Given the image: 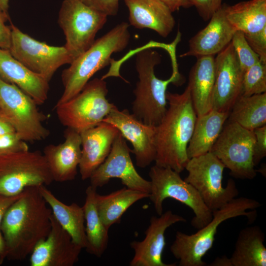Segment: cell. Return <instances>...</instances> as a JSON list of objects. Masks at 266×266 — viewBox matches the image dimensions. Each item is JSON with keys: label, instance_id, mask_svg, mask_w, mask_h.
I'll return each instance as SVG.
<instances>
[{"label": "cell", "instance_id": "6da1fadb", "mask_svg": "<svg viewBox=\"0 0 266 266\" xmlns=\"http://www.w3.org/2000/svg\"><path fill=\"white\" fill-rule=\"evenodd\" d=\"M52 215L39 186L26 188L8 210L0 225L7 248V258L21 261L30 255L36 245L49 234Z\"/></svg>", "mask_w": 266, "mask_h": 266}, {"label": "cell", "instance_id": "7a4b0ae2", "mask_svg": "<svg viewBox=\"0 0 266 266\" xmlns=\"http://www.w3.org/2000/svg\"><path fill=\"white\" fill-rule=\"evenodd\" d=\"M166 97L168 106L156 126L155 165L180 173L189 160L187 147L197 115L188 86L182 94L167 91Z\"/></svg>", "mask_w": 266, "mask_h": 266}, {"label": "cell", "instance_id": "3957f363", "mask_svg": "<svg viewBox=\"0 0 266 266\" xmlns=\"http://www.w3.org/2000/svg\"><path fill=\"white\" fill-rule=\"evenodd\" d=\"M135 67L139 80L133 91L135 99L132 111L144 123L156 126L164 117L167 105L166 89L170 83L182 84L183 78L173 64V72L166 80L159 79L155 74V66L161 62L157 51L144 46L135 50Z\"/></svg>", "mask_w": 266, "mask_h": 266}, {"label": "cell", "instance_id": "277c9868", "mask_svg": "<svg viewBox=\"0 0 266 266\" xmlns=\"http://www.w3.org/2000/svg\"><path fill=\"white\" fill-rule=\"evenodd\" d=\"M129 24L123 22L102 36L74 59L64 69L61 78L63 94L56 104L64 103L79 94L90 78L99 70L111 64V56L128 46L131 37Z\"/></svg>", "mask_w": 266, "mask_h": 266}, {"label": "cell", "instance_id": "5b68a950", "mask_svg": "<svg viewBox=\"0 0 266 266\" xmlns=\"http://www.w3.org/2000/svg\"><path fill=\"white\" fill-rule=\"evenodd\" d=\"M261 206L256 200L235 198L220 208L212 212L211 220L198 231L187 234L177 231L170 247L179 266H204L202 258L212 248L219 226L224 221L238 216H245L252 223L257 217L255 209Z\"/></svg>", "mask_w": 266, "mask_h": 266}, {"label": "cell", "instance_id": "8992f818", "mask_svg": "<svg viewBox=\"0 0 266 266\" xmlns=\"http://www.w3.org/2000/svg\"><path fill=\"white\" fill-rule=\"evenodd\" d=\"M151 188L149 197L158 215L163 213L165 200L171 198L190 207L195 214L191 225L200 229L212 218V212L207 207L197 190L182 179L180 173L169 167L156 165L149 172Z\"/></svg>", "mask_w": 266, "mask_h": 266}, {"label": "cell", "instance_id": "52a82bcc", "mask_svg": "<svg viewBox=\"0 0 266 266\" xmlns=\"http://www.w3.org/2000/svg\"><path fill=\"white\" fill-rule=\"evenodd\" d=\"M106 82L101 78L89 81L73 98L55 109L60 123L80 133L101 122L116 105L106 99Z\"/></svg>", "mask_w": 266, "mask_h": 266}, {"label": "cell", "instance_id": "ba28073f", "mask_svg": "<svg viewBox=\"0 0 266 266\" xmlns=\"http://www.w3.org/2000/svg\"><path fill=\"white\" fill-rule=\"evenodd\" d=\"M37 105L17 86L0 77V117L26 142L42 140L50 134L43 124L46 117Z\"/></svg>", "mask_w": 266, "mask_h": 266}, {"label": "cell", "instance_id": "9c48e42d", "mask_svg": "<svg viewBox=\"0 0 266 266\" xmlns=\"http://www.w3.org/2000/svg\"><path fill=\"white\" fill-rule=\"evenodd\" d=\"M225 166L212 153L191 158L185 169L188 175L185 180L198 192L207 207L212 211L224 206L238 195L235 182L228 180L223 187V174Z\"/></svg>", "mask_w": 266, "mask_h": 266}, {"label": "cell", "instance_id": "30bf717a", "mask_svg": "<svg viewBox=\"0 0 266 266\" xmlns=\"http://www.w3.org/2000/svg\"><path fill=\"white\" fill-rule=\"evenodd\" d=\"M53 181L43 153L25 151L0 155V195L13 196L28 187Z\"/></svg>", "mask_w": 266, "mask_h": 266}, {"label": "cell", "instance_id": "8fae6325", "mask_svg": "<svg viewBox=\"0 0 266 266\" xmlns=\"http://www.w3.org/2000/svg\"><path fill=\"white\" fill-rule=\"evenodd\" d=\"M107 16L81 0H64L59 13L58 24L65 36L64 45L72 61L94 42L97 33L106 23Z\"/></svg>", "mask_w": 266, "mask_h": 266}, {"label": "cell", "instance_id": "7c38bea8", "mask_svg": "<svg viewBox=\"0 0 266 266\" xmlns=\"http://www.w3.org/2000/svg\"><path fill=\"white\" fill-rule=\"evenodd\" d=\"M255 141L253 131L229 122L223 127L210 152L230 169L233 177L252 179L257 171L253 162Z\"/></svg>", "mask_w": 266, "mask_h": 266}, {"label": "cell", "instance_id": "4fadbf2b", "mask_svg": "<svg viewBox=\"0 0 266 266\" xmlns=\"http://www.w3.org/2000/svg\"><path fill=\"white\" fill-rule=\"evenodd\" d=\"M11 55L33 72L50 81L56 71L72 60L64 46L50 45L33 38L11 23Z\"/></svg>", "mask_w": 266, "mask_h": 266}, {"label": "cell", "instance_id": "5bb4252c", "mask_svg": "<svg viewBox=\"0 0 266 266\" xmlns=\"http://www.w3.org/2000/svg\"><path fill=\"white\" fill-rule=\"evenodd\" d=\"M131 149L120 133L104 162L92 173L90 185L97 188L106 184L112 178H118L128 188L149 194L151 183L136 171L131 159Z\"/></svg>", "mask_w": 266, "mask_h": 266}, {"label": "cell", "instance_id": "9a60e30c", "mask_svg": "<svg viewBox=\"0 0 266 266\" xmlns=\"http://www.w3.org/2000/svg\"><path fill=\"white\" fill-rule=\"evenodd\" d=\"M217 55L211 107L230 113L233 105L242 95L244 72L231 42Z\"/></svg>", "mask_w": 266, "mask_h": 266}, {"label": "cell", "instance_id": "2e32d148", "mask_svg": "<svg viewBox=\"0 0 266 266\" xmlns=\"http://www.w3.org/2000/svg\"><path fill=\"white\" fill-rule=\"evenodd\" d=\"M102 121L114 126L133 146L137 166L145 168L155 161L156 156V126L147 125L128 110L114 107Z\"/></svg>", "mask_w": 266, "mask_h": 266}, {"label": "cell", "instance_id": "e0dca14e", "mask_svg": "<svg viewBox=\"0 0 266 266\" xmlns=\"http://www.w3.org/2000/svg\"><path fill=\"white\" fill-rule=\"evenodd\" d=\"M159 217L152 216L150 224L145 232V237L140 241L130 243L134 254L130 263V266H176V263L163 262L162 255L166 245V231L171 226L186 221L183 216L171 210L163 213Z\"/></svg>", "mask_w": 266, "mask_h": 266}, {"label": "cell", "instance_id": "ac0fdd59", "mask_svg": "<svg viewBox=\"0 0 266 266\" xmlns=\"http://www.w3.org/2000/svg\"><path fill=\"white\" fill-rule=\"evenodd\" d=\"M83 248L58 223L53 214L47 236L40 241L30 254L31 266H72Z\"/></svg>", "mask_w": 266, "mask_h": 266}, {"label": "cell", "instance_id": "d6986e66", "mask_svg": "<svg viewBox=\"0 0 266 266\" xmlns=\"http://www.w3.org/2000/svg\"><path fill=\"white\" fill-rule=\"evenodd\" d=\"M119 133L114 126L104 121L80 133L81 156L78 167L83 180L89 179L104 162Z\"/></svg>", "mask_w": 266, "mask_h": 266}, {"label": "cell", "instance_id": "ffe728a7", "mask_svg": "<svg viewBox=\"0 0 266 266\" xmlns=\"http://www.w3.org/2000/svg\"><path fill=\"white\" fill-rule=\"evenodd\" d=\"M65 140L57 145L49 144L43 152L53 181L65 182L74 180L81 156L79 133L66 128Z\"/></svg>", "mask_w": 266, "mask_h": 266}, {"label": "cell", "instance_id": "44dd1931", "mask_svg": "<svg viewBox=\"0 0 266 266\" xmlns=\"http://www.w3.org/2000/svg\"><path fill=\"white\" fill-rule=\"evenodd\" d=\"M225 6L222 4L207 25L189 40L188 50L181 57L214 56L229 45L236 31L226 18Z\"/></svg>", "mask_w": 266, "mask_h": 266}, {"label": "cell", "instance_id": "7402d4cb", "mask_svg": "<svg viewBox=\"0 0 266 266\" xmlns=\"http://www.w3.org/2000/svg\"><path fill=\"white\" fill-rule=\"evenodd\" d=\"M0 77L14 84L38 105L47 100L49 82L15 59L8 50L0 48Z\"/></svg>", "mask_w": 266, "mask_h": 266}, {"label": "cell", "instance_id": "603a6c76", "mask_svg": "<svg viewBox=\"0 0 266 266\" xmlns=\"http://www.w3.org/2000/svg\"><path fill=\"white\" fill-rule=\"evenodd\" d=\"M129 10L130 25L138 29L148 28L166 37L175 21L172 12L159 0H124Z\"/></svg>", "mask_w": 266, "mask_h": 266}, {"label": "cell", "instance_id": "cb8c5ba5", "mask_svg": "<svg viewBox=\"0 0 266 266\" xmlns=\"http://www.w3.org/2000/svg\"><path fill=\"white\" fill-rule=\"evenodd\" d=\"M197 59L190 71L188 86L197 115L200 116L212 109L215 67V58L213 56Z\"/></svg>", "mask_w": 266, "mask_h": 266}, {"label": "cell", "instance_id": "d4e9b609", "mask_svg": "<svg viewBox=\"0 0 266 266\" xmlns=\"http://www.w3.org/2000/svg\"><path fill=\"white\" fill-rule=\"evenodd\" d=\"M39 190L58 223L69 234L76 244L85 249L87 240L83 206L74 202L70 204L64 203L46 186H39Z\"/></svg>", "mask_w": 266, "mask_h": 266}, {"label": "cell", "instance_id": "484cf974", "mask_svg": "<svg viewBox=\"0 0 266 266\" xmlns=\"http://www.w3.org/2000/svg\"><path fill=\"white\" fill-rule=\"evenodd\" d=\"M230 113L211 109L197 116L187 147L189 159L209 152L220 134Z\"/></svg>", "mask_w": 266, "mask_h": 266}, {"label": "cell", "instance_id": "4316f807", "mask_svg": "<svg viewBox=\"0 0 266 266\" xmlns=\"http://www.w3.org/2000/svg\"><path fill=\"white\" fill-rule=\"evenodd\" d=\"M265 235L258 226L246 227L239 233L234 250L229 258L231 266H266Z\"/></svg>", "mask_w": 266, "mask_h": 266}, {"label": "cell", "instance_id": "83f0119b", "mask_svg": "<svg viewBox=\"0 0 266 266\" xmlns=\"http://www.w3.org/2000/svg\"><path fill=\"white\" fill-rule=\"evenodd\" d=\"M149 197L148 193L125 187L105 195L97 193L96 204L103 223L109 229L112 225L120 222L123 215L132 205Z\"/></svg>", "mask_w": 266, "mask_h": 266}, {"label": "cell", "instance_id": "f1b7e54d", "mask_svg": "<svg viewBox=\"0 0 266 266\" xmlns=\"http://www.w3.org/2000/svg\"><path fill=\"white\" fill-rule=\"evenodd\" d=\"M225 14L236 31L256 33L266 27V0H249L233 5L226 4Z\"/></svg>", "mask_w": 266, "mask_h": 266}, {"label": "cell", "instance_id": "f546056e", "mask_svg": "<svg viewBox=\"0 0 266 266\" xmlns=\"http://www.w3.org/2000/svg\"><path fill=\"white\" fill-rule=\"evenodd\" d=\"M85 200L83 206L85 216L87 251L97 257H100L106 249L108 242V231L99 214L95 197L97 189L89 186L85 191Z\"/></svg>", "mask_w": 266, "mask_h": 266}, {"label": "cell", "instance_id": "4dcf8cb0", "mask_svg": "<svg viewBox=\"0 0 266 266\" xmlns=\"http://www.w3.org/2000/svg\"><path fill=\"white\" fill-rule=\"evenodd\" d=\"M229 122L248 130L266 125V93L250 96L241 95L233 105Z\"/></svg>", "mask_w": 266, "mask_h": 266}, {"label": "cell", "instance_id": "1f68e13d", "mask_svg": "<svg viewBox=\"0 0 266 266\" xmlns=\"http://www.w3.org/2000/svg\"><path fill=\"white\" fill-rule=\"evenodd\" d=\"M266 93V64L260 61L244 72L242 94L245 96Z\"/></svg>", "mask_w": 266, "mask_h": 266}, {"label": "cell", "instance_id": "d6a6232c", "mask_svg": "<svg viewBox=\"0 0 266 266\" xmlns=\"http://www.w3.org/2000/svg\"><path fill=\"white\" fill-rule=\"evenodd\" d=\"M231 43L243 72L260 61L259 56L248 44L243 32L236 31L233 35Z\"/></svg>", "mask_w": 266, "mask_h": 266}, {"label": "cell", "instance_id": "836d02e7", "mask_svg": "<svg viewBox=\"0 0 266 266\" xmlns=\"http://www.w3.org/2000/svg\"><path fill=\"white\" fill-rule=\"evenodd\" d=\"M29 150L26 142L16 133L0 135V155Z\"/></svg>", "mask_w": 266, "mask_h": 266}, {"label": "cell", "instance_id": "e575fe53", "mask_svg": "<svg viewBox=\"0 0 266 266\" xmlns=\"http://www.w3.org/2000/svg\"><path fill=\"white\" fill-rule=\"evenodd\" d=\"M244 35L250 47L259 56L260 62L266 64V27L259 32Z\"/></svg>", "mask_w": 266, "mask_h": 266}, {"label": "cell", "instance_id": "d590c367", "mask_svg": "<svg viewBox=\"0 0 266 266\" xmlns=\"http://www.w3.org/2000/svg\"><path fill=\"white\" fill-rule=\"evenodd\" d=\"M190 6H194L204 21L210 20L222 5V0H188Z\"/></svg>", "mask_w": 266, "mask_h": 266}, {"label": "cell", "instance_id": "8d00e7d4", "mask_svg": "<svg viewBox=\"0 0 266 266\" xmlns=\"http://www.w3.org/2000/svg\"><path fill=\"white\" fill-rule=\"evenodd\" d=\"M255 141L253 150V162L255 166L266 156V125L253 130Z\"/></svg>", "mask_w": 266, "mask_h": 266}, {"label": "cell", "instance_id": "74e56055", "mask_svg": "<svg viewBox=\"0 0 266 266\" xmlns=\"http://www.w3.org/2000/svg\"><path fill=\"white\" fill-rule=\"evenodd\" d=\"M119 0H81L90 7L101 12L106 16L117 15Z\"/></svg>", "mask_w": 266, "mask_h": 266}, {"label": "cell", "instance_id": "f35d334b", "mask_svg": "<svg viewBox=\"0 0 266 266\" xmlns=\"http://www.w3.org/2000/svg\"><path fill=\"white\" fill-rule=\"evenodd\" d=\"M8 20V14L0 11V48L6 50H9L11 39V28L5 24Z\"/></svg>", "mask_w": 266, "mask_h": 266}, {"label": "cell", "instance_id": "ab89813d", "mask_svg": "<svg viewBox=\"0 0 266 266\" xmlns=\"http://www.w3.org/2000/svg\"><path fill=\"white\" fill-rule=\"evenodd\" d=\"M23 192L16 195H0V227L2 220L11 206L23 195Z\"/></svg>", "mask_w": 266, "mask_h": 266}, {"label": "cell", "instance_id": "60d3db41", "mask_svg": "<svg viewBox=\"0 0 266 266\" xmlns=\"http://www.w3.org/2000/svg\"><path fill=\"white\" fill-rule=\"evenodd\" d=\"M166 5L173 12L178 10L180 8L191 7L188 0H159Z\"/></svg>", "mask_w": 266, "mask_h": 266}, {"label": "cell", "instance_id": "b9f144b4", "mask_svg": "<svg viewBox=\"0 0 266 266\" xmlns=\"http://www.w3.org/2000/svg\"><path fill=\"white\" fill-rule=\"evenodd\" d=\"M7 256V248L2 233L0 230V266Z\"/></svg>", "mask_w": 266, "mask_h": 266}, {"label": "cell", "instance_id": "7bdbcfd3", "mask_svg": "<svg viewBox=\"0 0 266 266\" xmlns=\"http://www.w3.org/2000/svg\"><path fill=\"white\" fill-rule=\"evenodd\" d=\"M15 133L13 127L6 120L0 117V135Z\"/></svg>", "mask_w": 266, "mask_h": 266}, {"label": "cell", "instance_id": "ee69618b", "mask_svg": "<svg viewBox=\"0 0 266 266\" xmlns=\"http://www.w3.org/2000/svg\"><path fill=\"white\" fill-rule=\"evenodd\" d=\"M210 266H231L229 258L226 256L217 258Z\"/></svg>", "mask_w": 266, "mask_h": 266}, {"label": "cell", "instance_id": "f6af8a7d", "mask_svg": "<svg viewBox=\"0 0 266 266\" xmlns=\"http://www.w3.org/2000/svg\"><path fill=\"white\" fill-rule=\"evenodd\" d=\"M8 8L9 0H0V11L8 13Z\"/></svg>", "mask_w": 266, "mask_h": 266}]
</instances>
